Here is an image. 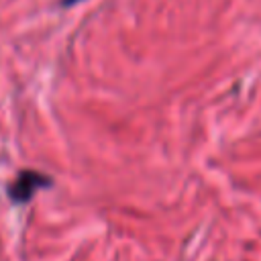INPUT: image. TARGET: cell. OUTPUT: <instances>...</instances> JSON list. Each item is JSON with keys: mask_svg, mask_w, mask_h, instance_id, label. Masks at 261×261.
Returning <instances> with one entry per match:
<instances>
[{"mask_svg": "<svg viewBox=\"0 0 261 261\" xmlns=\"http://www.w3.org/2000/svg\"><path fill=\"white\" fill-rule=\"evenodd\" d=\"M65 2H71V0H65Z\"/></svg>", "mask_w": 261, "mask_h": 261, "instance_id": "2", "label": "cell"}, {"mask_svg": "<svg viewBox=\"0 0 261 261\" xmlns=\"http://www.w3.org/2000/svg\"><path fill=\"white\" fill-rule=\"evenodd\" d=\"M51 179L39 171H33V169H27V171H20L16 175V179L10 184L8 192H10V198L14 202H27L39 188L43 186H49Z\"/></svg>", "mask_w": 261, "mask_h": 261, "instance_id": "1", "label": "cell"}]
</instances>
